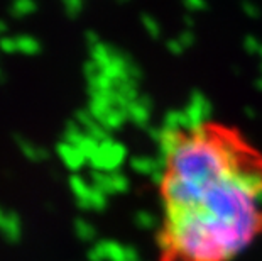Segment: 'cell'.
<instances>
[{"label": "cell", "instance_id": "6da1fadb", "mask_svg": "<svg viewBox=\"0 0 262 261\" xmlns=\"http://www.w3.org/2000/svg\"><path fill=\"white\" fill-rule=\"evenodd\" d=\"M156 175V261H238L262 241V148L238 126L171 122Z\"/></svg>", "mask_w": 262, "mask_h": 261}]
</instances>
